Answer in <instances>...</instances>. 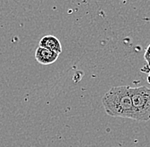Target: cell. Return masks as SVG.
Returning a JSON list of instances; mask_svg holds the SVG:
<instances>
[{
	"instance_id": "1",
	"label": "cell",
	"mask_w": 150,
	"mask_h": 147,
	"mask_svg": "<svg viewBox=\"0 0 150 147\" xmlns=\"http://www.w3.org/2000/svg\"><path fill=\"white\" fill-rule=\"evenodd\" d=\"M106 113L113 117L135 118L129 86L112 87L103 97Z\"/></svg>"
},
{
	"instance_id": "2",
	"label": "cell",
	"mask_w": 150,
	"mask_h": 147,
	"mask_svg": "<svg viewBox=\"0 0 150 147\" xmlns=\"http://www.w3.org/2000/svg\"><path fill=\"white\" fill-rule=\"evenodd\" d=\"M130 94L134 109V120L147 122L150 120V89L146 86L130 87Z\"/></svg>"
},
{
	"instance_id": "3",
	"label": "cell",
	"mask_w": 150,
	"mask_h": 147,
	"mask_svg": "<svg viewBox=\"0 0 150 147\" xmlns=\"http://www.w3.org/2000/svg\"><path fill=\"white\" fill-rule=\"evenodd\" d=\"M59 54L43 47H38L35 51V59L39 64L50 65L56 61Z\"/></svg>"
},
{
	"instance_id": "4",
	"label": "cell",
	"mask_w": 150,
	"mask_h": 147,
	"mask_svg": "<svg viewBox=\"0 0 150 147\" xmlns=\"http://www.w3.org/2000/svg\"><path fill=\"white\" fill-rule=\"evenodd\" d=\"M38 46L48 49L59 55L62 51V47L60 40L53 35H46L42 37L39 41Z\"/></svg>"
},
{
	"instance_id": "5",
	"label": "cell",
	"mask_w": 150,
	"mask_h": 147,
	"mask_svg": "<svg viewBox=\"0 0 150 147\" xmlns=\"http://www.w3.org/2000/svg\"><path fill=\"white\" fill-rule=\"evenodd\" d=\"M144 60L147 62V65L150 67V44L146 49V50H145V53H144Z\"/></svg>"
},
{
	"instance_id": "6",
	"label": "cell",
	"mask_w": 150,
	"mask_h": 147,
	"mask_svg": "<svg viewBox=\"0 0 150 147\" xmlns=\"http://www.w3.org/2000/svg\"><path fill=\"white\" fill-rule=\"evenodd\" d=\"M141 71H142V72H145V73L149 74L150 73V67L148 65H144V66L141 69Z\"/></svg>"
},
{
	"instance_id": "7",
	"label": "cell",
	"mask_w": 150,
	"mask_h": 147,
	"mask_svg": "<svg viewBox=\"0 0 150 147\" xmlns=\"http://www.w3.org/2000/svg\"><path fill=\"white\" fill-rule=\"evenodd\" d=\"M147 81H148V83L150 84V73L148 74V77H147Z\"/></svg>"
}]
</instances>
